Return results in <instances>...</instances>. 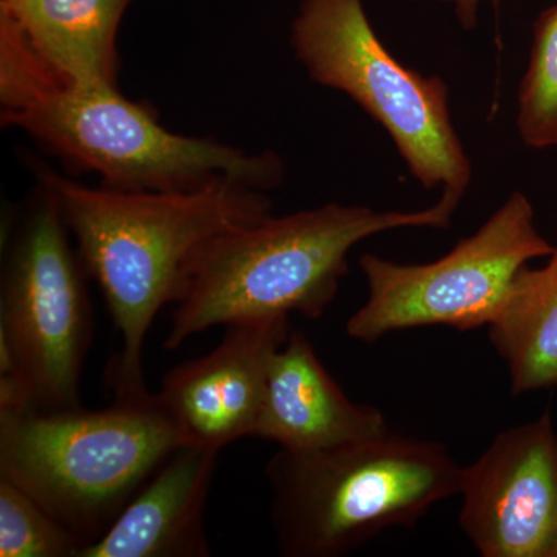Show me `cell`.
<instances>
[{"instance_id": "cell-6", "label": "cell", "mask_w": 557, "mask_h": 557, "mask_svg": "<svg viewBox=\"0 0 557 557\" xmlns=\"http://www.w3.org/2000/svg\"><path fill=\"white\" fill-rule=\"evenodd\" d=\"M70 239L60 211L39 188L3 269L0 408H83L81 376L94 313L89 273Z\"/></svg>"}, {"instance_id": "cell-11", "label": "cell", "mask_w": 557, "mask_h": 557, "mask_svg": "<svg viewBox=\"0 0 557 557\" xmlns=\"http://www.w3.org/2000/svg\"><path fill=\"white\" fill-rule=\"evenodd\" d=\"M391 432L375 406L344 394L319 361L306 333L289 332L271 359L265 398L252 437L281 449L317 450L381 437Z\"/></svg>"}, {"instance_id": "cell-4", "label": "cell", "mask_w": 557, "mask_h": 557, "mask_svg": "<svg viewBox=\"0 0 557 557\" xmlns=\"http://www.w3.org/2000/svg\"><path fill=\"white\" fill-rule=\"evenodd\" d=\"M183 443L150 392L100 410L0 408V479L91 544Z\"/></svg>"}, {"instance_id": "cell-17", "label": "cell", "mask_w": 557, "mask_h": 557, "mask_svg": "<svg viewBox=\"0 0 557 557\" xmlns=\"http://www.w3.org/2000/svg\"><path fill=\"white\" fill-rule=\"evenodd\" d=\"M67 86L58 78L9 10L0 7V97L2 119L21 112L44 95Z\"/></svg>"}, {"instance_id": "cell-12", "label": "cell", "mask_w": 557, "mask_h": 557, "mask_svg": "<svg viewBox=\"0 0 557 557\" xmlns=\"http://www.w3.org/2000/svg\"><path fill=\"white\" fill-rule=\"evenodd\" d=\"M219 450L183 443L79 557H207L205 512Z\"/></svg>"}, {"instance_id": "cell-18", "label": "cell", "mask_w": 557, "mask_h": 557, "mask_svg": "<svg viewBox=\"0 0 557 557\" xmlns=\"http://www.w3.org/2000/svg\"><path fill=\"white\" fill-rule=\"evenodd\" d=\"M413 2H440L448 3L456 11L457 20L460 21L465 30H472L478 25L479 11L483 3L498 5L500 0H413Z\"/></svg>"}, {"instance_id": "cell-16", "label": "cell", "mask_w": 557, "mask_h": 557, "mask_svg": "<svg viewBox=\"0 0 557 557\" xmlns=\"http://www.w3.org/2000/svg\"><path fill=\"white\" fill-rule=\"evenodd\" d=\"M87 545L25 491L0 479V556L79 557Z\"/></svg>"}, {"instance_id": "cell-7", "label": "cell", "mask_w": 557, "mask_h": 557, "mask_svg": "<svg viewBox=\"0 0 557 557\" xmlns=\"http://www.w3.org/2000/svg\"><path fill=\"white\" fill-rule=\"evenodd\" d=\"M2 120L73 166L97 172L110 189L185 190L233 180L267 193L284 178L277 153L174 134L116 86H61Z\"/></svg>"}, {"instance_id": "cell-15", "label": "cell", "mask_w": 557, "mask_h": 557, "mask_svg": "<svg viewBox=\"0 0 557 557\" xmlns=\"http://www.w3.org/2000/svg\"><path fill=\"white\" fill-rule=\"evenodd\" d=\"M519 137L533 149L557 148V5L534 22L530 60L518 90Z\"/></svg>"}, {"instance_id": "cell-13", "label": "cell", "mask_w": 557, "mask_h": 557, "mask_svg": "<svg viewBox=\"0 0 557 557\" xmlns=\"http://www.w3.org/2000/svg\"><path fill=\"white\" fill-rule=\"evenodd\" d=\"M131 0H0L67 86H116V35Z\"/></svg>"}, {"instance_id": "cell-5", "label": "cell", "mask_w": 557, "mask_h": 557, "mask_svg": "<svg viewBox=\"0 0 557 557\" xmlns=\"http://www.w3.org/2000/svg\"><path fill=\"white\" fill-rule=\"evenodd\" d=\"M289 44L314 83L346 94L387 132L416 182L463 199L472 163L450 120L448 86L398 61L362 0H302Z\"/></svg>"}, {"instance_id": "cell-9", "label": "cell", "mask_w": 557, "mask_h": 557, "mask_svg": "<svg viewBox=\"0 0 557 557\" xmlns=\"http://www.w3.org/2000/svg\"><path fill=\"white\" fill-rule=\"evenodd\" d=\"M460 527L483 557H557L552 417L509 428L463 467Z\"/></svg>"}, {"instance_id": "cell-1", "label": "cell", "mask_w": 557, "mask_h": 557, "mask_svg": "<svg viewBox=\"0 0 557 557\" xmlns=\"http://www.w3.org/2000/svg\"><path fill=\"white\" fill-rule=\"evenodd\" d=\"M38 178L121 336L106 383L115 397L146 394L143 350L153 319L182 296L197 252L220 234L269 218L271 200L265 190L233 180L134 193L89 188L44 166Z\"/></svg>"}, {"instance_id": "cell-3", "label": "cell", "mask_w": 557, "mask_h": 557, "mask_svg": "<svg viewBox=\"0 0 557 557\" xmlns=\"http://www.w3.org/2000/svg\"><path fill=\"white\" fill-rule=\"evenodd\" d=\"M265 478L278 553L339 557L458 496L463 467L443 443L391 431L338 448H278Z\"/></svg>"}, {"instance_id": "cell-10", "label": "cell", "mask_w": 557, "mask_h": 557, "mask_svg": "<svg viewBox=\"0 0 557 557\" xmlns=\"http://www.w3.org/2000/svg\"><path fill=\"white\" fill-rule=\"evenodd\" d=\"M288 318L226 325L214 350L164 375L157 395L186 442L220 453L255 435L271 359L292 332Z\"/></svg>"}, {"instance_id": "cell-2", "label": "cell", "mask_w": 557, "mask_h": 557, "mask_svg": "<svg viewBox=\"0 0 557 557\" xmlns=\"http://www.w3.org/2000/svg\"><path fill=\"white\" fill-rule=\"evenodd\" d=\"M460 201L442 193L420 211L327 203L220 234L189 263L163 346L175 350L215 325L292 313L321 318L359 242L394 230H448Z\"/></svg>"}, {"instance_id": "cell-8", "label": "cell", "mask_w": 557, "mask_h": 557, "mask_svg": "<svg viewBox=\"0 0 557 557\" xmlns=\"http://www.w3.org/2000/svg\"><path fill=\"white\" fill-rule=\"evenodd\" d=\"M553 251L539 233L533 203L515 190L472 236L435 262L398 263L362 255L359 269L368 299L348 318L347 335L372 344L399 330L487 327L516 274Z\"/></svg>"}, {"instance_id": "cell-14", "label": "cell", "mask_w": 557, "mask_h": 557, "mask_svg": "<svg viewBox=\"0 0 557 557\" xmlns=\"http://www.w3.org/2000/svg\"><path fill=\"white\" fill-rule=\"evenodd\" d=\"M548 258L542 269L516 274L486 327L515 395L557 386V247Z\"/></svg>"}]
</instances>
